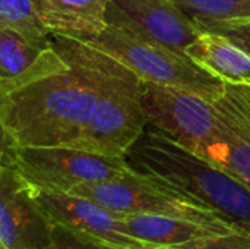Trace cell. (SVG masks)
Masks as SVG:
<instances>
[{
  "label": "cell",
  "mask_w": 250,
  "mask_h": 249,
  "mask_svg": "<svg viewBox=\"0 0 250 249\" xmlns=\"http://www.w3.org/2000/svg\"><path fill=\"white\" fill-rule=\"evenodd\" d=\"M107 22L182 53L205 31L171 0H111Z\"/></svg>",
  "instance_id": "cell-9"
},
{
  "label": "cell",
  "mask_w": 250,
  "mask_h": 249,
  "mask_svg": "<svg viewBox=\"0 0 250 249\" xmlns=\"http://www.w3.org/2000/svg\"><path fill=\"white\" fill-rule=\"evenodd\" d=\"M86 43L125 63L144 82L183 88L209 101L220 98L226 90L223 79L202 68L186 53L127 28L108 23L100 35Z\"/></svg>",
  "instance_id": "cell-4"
},
{
  "label": "cell",
  "mask_w": 250,
  "mask_h": 249,
  "mask_svg": "<svg viewBox=\"0 0 250 249\" xmlns=\"http://www.w3.org/2000/svg\"><path fill=\"white\" fill-rule=\"evenodd\" d=\"M202 28L250 16V0H171Z\"/></svg>",
  "instance_id": "cell-17"
},
{
  "label": "cell",
  "mask_w": 250,
  "mask_h": 249,
  "mask_svg": "<svg viewBox=\"0 0 250 249\" xmlns=\"http://www.w3.org/2000/svg\"><path fill=\"white\" fill-rule=\"evenodd\" d=\"M179 249H250V235L243 232H230L214 235L205 239L176 247Z\"/></svg>",
  "instance_id": "cell-18"
},
{
  "label": "cell",
  "mask_w": 250,
  "mask_h": 249,
  "mask_svg": "<svg viewBox=\"0 0 250 249\" xmlns=\"http://www.w3.org/2000/svg\"><path fill=\"white\" fill-rule=\"evenodd\" d=\"M111 0H35L41 19L51 31L82 41L100 35L107 22Z\"/></svg>",
  "instance_id": "cell-12"
},
{
  "label": "cell",
  "mask_w": 250,
  "mask_h": 249,
  "mask_svg": "<svg viewBox=\"0 0 250 249\" xmlns=\"http://www.w3.org/2000/svg\"><path fill=\"white\" fill-rule=\"evenodd\" d=\"M94 91L50 47L25 72L0 79L1 142L13 147H73L86 125Z\"/></svg>",
  "instance_id": "cell-1"
},
{
  "label": "cell",
  "mask_w": 250,
  "mask_h": 249,
  "mask_svg": "<svg viewBox=\"0 0 250 249\" xmlns=\"http://www.w3.org/2000/svg\"><path fill=\"white\" fill-rule=\"evenodd\" d=\"M1 164L12 166L32 189L64 194L81 185L122 178L133 169L127 157H108L67 145L13 147L3 142Z\"/></svg>",
  "instance_id": "cell-5"
},
{
  "label": "cell",
  "mask_w": 250,
  "mask_h": 249,
  "mask_svg": "<svg viewBox=\"0 0 250 249\" xmlns=\"http://www.w3.org/2000/svg\"><path fill=\"white\" fill-rule=\"evenodd\" d=\"M146 122L192 153L209 160L223 141V125L214 101L192 91L142 84Z\"/></svg>",
  "instance_id": "cell-7"
},
{
  "label": "cell",
  "mask_w": 250,
  "mask_h": 249,
  "mask_svg": "<svg viewBox=\"0 0 250 249\" xmlns=\"http://www.w3.org/2000/svg\"><path fill=\"white\" fill-rule=\"evenodd\" d=\"M0 28L21 34L40 50L53 47L51 31L41 19L35 0H0Z\"/></svg>",
  "instance_id": "cell-15"
},
{
  "label": "cell",
  "mask_w": 250,
  "mask_h": 249,
  "mask_svg": "<svg viewBox=\"0 0 250 249\" xmlns=\"http://www.w3.org/2000/svg\"><path fill=\"white\" fill-rule=\"evenodd\" d=\"M186 54L226 84L250 85V54L220 34L204 31Z\"/></svg>",
  "instance_id": "cell-13"
},
{
  "label": "cell",
  "mask_w": 250,
  "mask_h": 249,
  "mask_svg": "<svg viewBox=\"0 0 250 249\" xmlns=\"http://www.w3.org/2000/svg\"><path fill=\"white\" fill-rule=\"evenodd\" d=\"M53 47L91 85L95 100L75 148L108 157H127L145 134L144 81L125 63L98 47L72 37L51 34Z\"/></svg>",
  "instance_id": "cell-2"
},
{
  "label": "cell",
  "mask_w": 250,
  "mask_h": 249,
  "mask_svg": "<svg viewBox=\"0 0 250 249\" xmlns=\"http://www.w3.org/2000/svg\"><path fill=\"white\" fill-rule=\"evenodd\" d=\"M214 104L223 125V141L209 161L250 188V85L226 84Z\"/></svg>",
  "instance_id": "cell-11"
},
{
  "label": "cell",
  "mask_w": 250,
  "mask_h": 249,
  "mask_svg": "<svg viewBox=\"0 0 250 249\" xmlns=\"http://www.w3.org/2000/svg\"><path fill=\"white\" fill-rule=\"evenodd\" d=\"M123 223L132 236L154 247H182L214 235L230 233L204 223L168 216L123 214Z\"/></svg>",
  "instance_id": "cell-14"
},
{
  "label": "cell",
  "mask_w": 250,
  "mask_h": 249,
  "mask_svg": "<svg viewBox=\"0 0 250 249\" xmlns=\"http://www.w3.org/2000/svg\"><path fill=\"white\" fill-rule=\"evenodd\" d=\"M98 245H92L88 244L85 241L78 239L76 236H73L72 233H69L64 229L56 227L54 229V236H53V242L41 249H98Z\"/></svg>",
  "instance_id": "cell-20"
},
{
  "label": "cell",
  "mask_w": 250,
  "mask_h": 249,
  "mask_svg": "<svg viewBox=\"0 0 250 249\" xmlns=\"http://www.w3.org/2000/svg\"><path fill=\"white\" fill-rule=\"evenodd\" d=\"M204 29L231 40L250 54V16L212 23L209 26H205Z\"/></svg>",
  "instance_id": "cell-19"
},
{
  "label": "cell",
  "mask_w": 250,
  "mask_h": 249,
  "mask_svg": "<svg viewBox=\"0 0 250 249\" xmlns=\"http://www.w3.org/2000/svg\"><path fill=\"white\" fill-rule=\"evenodd\" d=\"M69 194L89 198L119 214L179 217L226 232H239L205 204L136 169L113 181L76 186Z\"/></svg>",
  "instance_id": "cell-6"
},
{
  "label": "cell",
  "mask_w": 250,
  "mask_h": 249,
  "mask_svg": "<svg viewBox=\"0 0 250 249\" xmlns=\"http://www.w3.org/2000/svg\"><path fill=\"white\" fill-rule=\"evenodd\" d=\"M32 192L47 220L54 227L64 229L81 241L105 249L155 248L130 235L123 223V214L114 213L89 198L37 189Z\"/></svg>",
  "instance_id": "cell-8"
},
{
  "label": "cell",
  "mask_w": 250,
  "mask_h": 249,
  "mask_svg": "<svg viewBox=\"0 0 250 249\" xmlns=\"http://www.w3.org/2000/svg\"><path fill=\"white\" fill-rule=\"evenodd\" d=\"M98 249H105V248H103V247H100V248H98Z\"/></svg>",
  "instance_id": "cell-22"
},
{
  "label": "cell",
  "mask_w": 250,
  "mask_h": 249,
  "mask_svg": "<svg viewBox=\"0 0 250 249\" xmlns=\"http://www.w3.org/2000/svg\"><path fill=\"white\" fill-rule=\"evenodd\" d=\"M54 226L40 210L32 188L12 166H0L1 249H41L53 242Z\"/></svg>",
  "instance_id": "cell-10"
},
{
  "label": "cell",
  "mask_w": 250,
  "mask_h": 249,
  "mask_svg": "<svg viewBox=\"0 0 250 249\" xmlns=\"http://www.w3.org/2000/svg\"><path fill=\"white\" fill-rule=\"evenodd\" d=\"M42 51L21 34L0 28V79L13 78L25 72Z\"/></svg>",
  "instance_id": "cell-16"
},
{
  "label": "cell",
  "mask_w": 250,
  "mask_h": 249,
  "mask_svg": "<svg viewBox=\"0 0 250 249\" xmlns=\"http://www.w3.org/2000/svg\"><path fill=\"white\" fill-rule=\"evenodd\" d=\"M154 249H179V248H176V247H155Z\"/></svg>",
  "instance_id": "cell-21"
},
{
  "label": "cell",
  "mask_w": 250,
  "mask_h": 249,
  "mask_svg": "<svg viewBox=\"0 0 250 249\" xmlns=\"http://www.w3.org/2000/svg\"><path fill=\"white\" fill-rule=\"evenodd\" d=\"M130 166L218 213L250 235V188L160 131H145L127 154Z\"/></svg>",
  "instance_id": "cell-3"
}]
</instances>
